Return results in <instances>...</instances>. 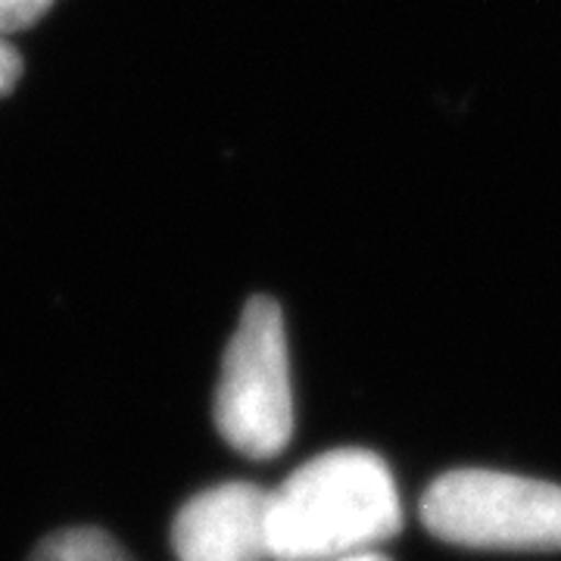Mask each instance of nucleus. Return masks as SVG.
I'll return each mask as SVG.
<instances>
[{
	"instance_id": "1",
	"label": "nucleus",
	"mask_w": 561,
	"mask_h": 561,
	"mask_svg": "<svg viewBox=\"0 0 561 561\" xmlns=\"http://www.w3.org/2000/svg\"><path fill=\"white\" fill-rule=\"evenodd\" d=\"M400 530L397 481L368 449L316 456L268 493V552L275 561H341L371 552Z\"/></svg>"
},
{
	"instance_id": "2",
	"label": "nucleus",
	"mask_w": 561,
	"mask_h": 561,
	"mask_svg": "<svg viewBox=\"0 0 561 561\" xmlns=\"http://www.w3.org/2000/svg\"><path fill=\"white\" fill-rule=\"evenodd\" d=\"M421 522L443 542L502 552H559L561 486L486 468L446 471L421 496Z\"/></svg>"
},
{
	"instance_id": "3",
	"label": "nucleus",
	"mask_w": 561,
	"mask_h": 561,
	"mask_svg": "<svg viewBox=\"0 0 561 561\" xmlns=\"http://www.w3.org/2000/svg\"><path fill=\"white\" fill-rule=\"evenodd\" d=\"M213 412L221 440L250 459H272L294 437L287 334L272 297H253L243 306L225 350Z\"/></svg>"
},
{
	"instance_id": "4",
	"label": "nucleus",
	"mask_w": 561,
	"mask_h": 561,
	"mask_svg": "<svg viewBox=\"0 0 561 561\" xmlns=\"http://www.w3.org/2000/svg\"><path fill=\"white\" fill-rule=\"evenodd\" d=\"M179 561H268V490L219 483L187 502L172 527Z\"/></svg>"
},
{
	"instance_id": "5",
	"label": "nucleus",
	"mask_w": 561,
	"mask_h": 561,
	"mask_svg": "<svg viewBox=\"0 0 561 561\" xmlns=\"http://www.w3.org/2000/svg\"><path fill=\"white\" fill-rule=\"evenodd\" d=\"M32 561H135L119 542L98 527H69L38 542Z\"/></svg>"
},
{
	"instance_id": "6",
	"label": "nucleus",
	"mask_w": 561,
	"mask_h": 561,
	"mask_svg": "<svg viewBox=\"0 0 561 561\" xmlns=\"http://www.w3.org/2000/svg\"><path fill=\"white\" fill-rule=\"evenodd\" d=\"M54 3L57 0H0V38L10 41V35L32 28Z\"/></svg>"
},
{
	"instance_id": "7",
	"label": "nucleus",
	"mask_w": 561,
	"mask_h": 561,
	"mask_svg": "<svg viewBox=\"0 0 561 561\" xmlns=\"http://www.w3.org/2000/svg\"><path fill=\"white\" fill-rule=\"evenodd\" d=\"M22 79L20 50L7 38H0V98H7Z\"/></svg>"
},
{
	"instance_id": "8",
	"label": "nucleus",
	"mask_w": 561,
	"mask_h": 561,
	"mask_svg": "<svg viewBox=\"0 0 561 561\" xmlns=\"http://www.w3.org/2000/svg\"><path fill=\"white\" fill-rule=\"evenodd\" d=\"M341 561H390L378 556V552H362V556H350V559H341Z\"/></svg>"
}]
</instances>
